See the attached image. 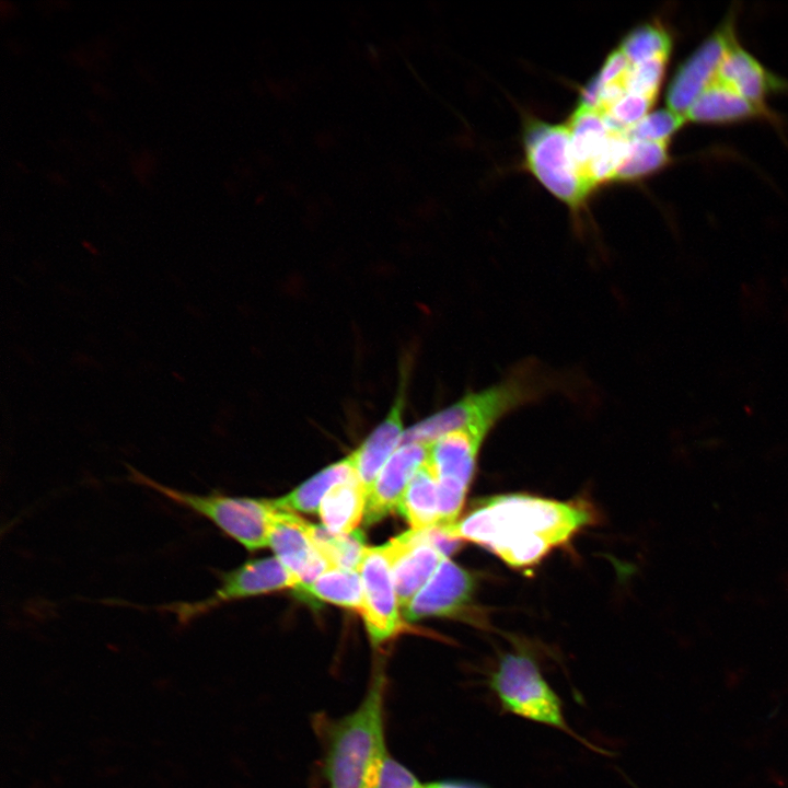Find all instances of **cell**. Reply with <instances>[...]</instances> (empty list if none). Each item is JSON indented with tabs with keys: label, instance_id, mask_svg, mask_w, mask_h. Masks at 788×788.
<instances>
[{
	"label": "cell",
	"instance_id": "cell-20",
	"mask_svg": "<svg viewBox=\"0 0 788 788\" xmlns=\"http://www.w3.org/2000/svg\"><path fill=\"white\" fill-rule=\"evenodd\" d=\"M356 475L350 454L327 466L286 496L270 500L276 509L285 511L314 512L327 491L336 484Z\"/></svg>",
	"mask_w": 788,
	"mask_h": 788
},
{
	"label": "cell",
	"instance_id": "cell-1",
	"mask_svg": "<svg viewBox=\"0 0 788 788\" xmlns=\"http://www.w3.org/2000/svg\"><path fill=\"white\" fill-rule=\"evenodd\" d=\"M593 522V511L581 501L505 494L479 500L463 519L440 529L452 538L487 548L512 568L524 569Z\"/></svg>",
	"mask_w": 788,
	"mask_h": 788
},
{
	"label": "cell",
	"instance_id": "cell-3",
	"mask_svg": "<svg viewBox=\"0 0 788 788\" xmlns=\"http://www.w3.org/2000/svg\"><path fill=\"white\" fill-rule=\"evenodd\" d=\"M488 684L502 710L555 728L589 749L603 752L577 734L567 723L560 697L545 680L538 663L529 652L519 650L501 656Z\"/></svg>",
	"mask_w": 788,
	"mask_h": 788
},
{
	"label": "cell",
	"instance_id": "cell-14",
	"mask_svg": "<svg viewBox=\"0 0 788 788\" xmlns=\"http://www.w3.org/2000/svg\"><path fill=\"white\" fill-rule=\"evenodd\" d=\"M405 376L395 399L376 428L361 445L350 453L355 472L367 496L382 467L403 441V412L405 405Z\"/></svg>",
	"mask_w": 788,
	"mask_h": 788
},
{
	"label": "cell",
	"instance_id": "cell-4",
	"mask_svg": "<svg viewBox=\"0 0 788 788\" xmlns=\"http://www.w3.org/2000/svg\"><path fill=\"white\" fill-rule=\"evenodd\" d=\"M131 480L154 489L173 502L208 519L248 551L269 545L273 507L270 500L182 491L129 468Z\"/></svg>",
	"mask_w": 788,
	"mask_h": 788
},
{
	"label": "cell",
	"instance_id": "cell-21",
	"mask_svg": "<svg viewBox=\"0 0 788 788\" xmlns=\"http://www.w3.org/2000/svg\"><path fill=\"white\" fill-rule=\"evenodd\" d=\"M304 528L316 549L332 567L359 571L368 548L362 532L356 530L348 534H335L324 525H315L308 521Z\"/></svg>",
	"mask_w": 788,
	"mask_h": 788
},
{
	"label": "cell",
	"instance_id": "cell-19",
	"mask_svg": "<svg viewBox=\"0 0 788 788\" xmlns=\"http://www.w3.org/2000/svg\"><path fill=\"white\" fill-rule=\"evenodd\" d=\"M305 601H318L337 604L357 611H363V588L359 571L344 568H329L311 584L296 590Z\"/></svg>",
	"mask_w": 788,
	"mask_h": 788
},
{
	"label": "cell",
	"instance_id": "cell-16",
	"mask_svg": "<svg viewBox=\"0 0 788 788\" xmlns=\"http://www.w3.org/2000/svg\"><path fill=\"white\" fill-rule=\"evenodd\" d=\"M751 102L767 106L766 97L788 83L767 70L737 42L726 54L715 78Z\"/></svg>",
	"mask_w": 788,
	"mask_h": 788
},
{
	"label": "cell",
	"instance_id": "cell-13",
	"mask_svg": "<svg viewBox=\"0 0 788 788\" xmlns=\"http://www.w3.org/2000/svg\"><path fill=\"white\" fill-rule=\"evenodd\" d=\"M429 444L409 442L399 445L376 476L366 501L364 523L380 522L397 509L409 482L427 461Z\"/></svg>",
	"mask_w": 788,
	"mask_h": 788
},
{
	"label": "cell",
	"instance_id": "cell-24",
	"mask_svg": "<svg viewBox=\"0 0 788 788\" xmlns=\"http://www.w3.org/2000/svg\"><path fill=\"white\" fill-rule=\"evenodd\" d=\"M669 59L654 58L638 63H629L623 81L626 93L646 96L656 101L665 77Z\"/></svg>",
	"mask_w": 788,
	"mask_h": 788
},
{
	"label": "cell",
	"instance_id": "cell-5",
	"mask_svg": "<svg viewBox=\"0 0 788 788\" xmlns=\"http://www.w3.org/2000/svg\"><path fill=\"white\" fill-rule=\"evenodd\" d=\"M499 421L495 417H484L429 443L428 461L438 482V528H447L456 522L480 448Z\"/></svg>",
	"mask_w": 788,
	"mask_h": 788
},
{
	"label": "cell",
	"instance_id": "cell-17",
	"mask_svg": "<svg viewBox=\"0 0 788 788\" xmlns=\"http://www.w3.org/2000/svg\"><path fill=\"white\" fill-rule=\"evenodd\" d=\"M367 493L357 475L336 484L321 501L318 513L323 525L335 534L357 530L364 517Z\"/></svg>",
	"mask_w": 788,
	"mask_h": 788
},
{
	"label": "cell",
	"instance_id": "cell-2",
	"mask_svg": "<svg viewBox=\"0 0 788 788\" xmlns=\"http://www.w3.org/2000/svg\"><path fill=\"white\" fill-rule=\"evenodd\" d=\"M385 681L378 674L360 705L325 728L323 770L328 788H375L387 760Z\"/></svg>",
	"mask_w": 788,
	"mask_h": 788
},
{
	"label": "cell",
	"instance_id": "cell-22",
	"mask_svg": "<svg viewBox=\"0 0 788 788\" xmlns=\"http://www.w3.org/2000/svg\"><path fill=\"white\" fill-rule=\"evenodd\" d=\"M627 154L618 167L614 182L634 183L663 170L672 158L669 143L630 139Z\"/></svg>",
	"mask_w": 788,
	"mask_h": 788
},
{
	"label": "cell",
	"instance_id": "cell-11",
	"mask_svg": "<svg viewBox=\"0 0 788 788\" xmlns=\"http://www.w3.org/2000/svg\"><path fill=\"white\" fill-rule=\"evenodd\" d=\"M386 544L392 559L398 605L404 609L431 578L445 556L431 541L429 529L409 530Z\"/></svg>",
	"mask_w": 788,
	"mask_h": 788
},
{
	"label": "cell",
	"instance_id": "cell-6",
	"mask_svg": "<svg viewBox=\"0 0 788 788\" xmlns=\"http://www.w3.org/2000/svg\"><path fill=\"white\" fill-rule=\"evenodd\" d=\"M523 148L528 170L578 217L590 193L573 160L567 125L529 120Z\"/></svg>",
	"mask_w": 788,
	"mask_h": 788
},
{
	"label": "cell",
	"instance_id": "cell-12",
	"mask_svg": "<svg viewBox=\"0 0 788 788\" xmlns=\"http://www.w3.org/2000/svg\"><path fill=\"white\" fill-rule=\"evenodd\" d=\"M271 507L269 546L301 581L297 589L311 584L325 570L334 568L312 543L304 528V519Z\"/></svg>",
	"mask_w": 788,
	"mask_h": 788
},
{
	"label": "cell",
	"instance_id": "cell-10",
	"mask_svg": "<svg viewBox=\"0 0 788 788\" xmlns=\"http://www.w3.org/2000/svg\"><path fill=\"white\" fill-rule=\"evenodd\" d=\"M477 586L474 573L448 557L438 566L427 583L403 609L406 621L425 617H455L464 615Z\"/></svg>",
	"mask_w": 788,
	"mask_h": 788
},
{
	"label": "cell",
	"instance_id": "cell-25",
	"mask_svg": "<svg viewBox=\"0 0 788 788\" xmlns=\"http://www.w3.org/2000/svg\"><path fill=\"white\" fill-rule=\"evenodd\" d=\"M686 119L669 108L646 115L625 132L630 139L670 143L674 135L684 126Z\"/></svg>",
	"mask_w": 788,
	"mask_h": 788
},
{
	"label": "cell",
	"instance_id": "cell-8",
	"mask_svg": "<svg viewBox=\"0 0 788 788\" xmlns=\"http://www.w3.org/2000/svg\"><path fill=\"white\" fill-rule=\"evenodd\" d=\"M359 573L363 588L361 616L370 640L375 646L381 645L405 629V622L399 616L392 559L386 543L367 548Z\"/></svg>",
	"mask_w": 788,
	"mask_h": 788
},
{
	"label": "cell",
	"instance_id": "cell-7",
	"mask_svg": "<svg viewBox=\"0 0 788 788\" xmlns=\"http://www.w3.org/2000/svg\"><path fill=\"white\" fill-rule=\"evenodd\" d=\"M300 584L299 578L277 557L250 560L222 572L220 586L210 596L194 602L163 604L157 609L173 613L179 623L186 624L223 603L287 588L297 589Z\"/></svg>",
	"mask_w": 788,
	"mask_h": 788
},
{
	"label": "cell",
	"instance_id": "cell-23",
	"mask_svg": "<svg viewBox=\"0 0 788 788\" xmlns=\"http://www.w3.org/2000/svg\"><path fill=\"white\" fill-rule=\"evenodd\" d=\"M630 63L654 58H670L673 37L659 21L648 22L633 28L618 47Z\"/></svg>",
	"mask_w": 788,
	"mask_h": 788
},
{
	"label": "cell",
	"instance_id": "cell-27",
	"mask_svg": "<svg viewBox=\"0 0 788 788\" xmlns=\"http://www.w3.org/2000/svg\"><path fill=\"white\" fill-rule=\"evenodd\" d=\"M427 788H487L482 784L462 780V779H444L427 783Z\"/></svg>",
	"mask_w": 788,
	"mask_h": 788
},
{
	"label": "cell",
	"instance_id": "cell-15",
	"mask_svg": "<svg viewBox=\"0 0 788 788\" xmlns=\"http://www.w3.org/2000/svg\"><path fill=\"white\" fill-rule=\"evenodd\" d=\"M684 117L686 123L704 125H731L754 119L778 124L768 106L751 102L716 79L694 101Z\"/></svg>",
	"mask_w": 788,
	"mask_h": 788
},
{
	"label": "cell",
	"instance_id": "cell-9",
	"mask_svg": "<svg viewBox=\"0 0 788 788\" xmlns=\"http://www.w3.org/2000/svg\"><path fill=\"white\" fill-rule=\"evenodd\" d=\"M734 12L718 25L677 67L667 90L668 108L684 116L700 93L715 80L721 61L737 43Z\"/></svg>",
	"mask_w": 788,
	"mask_h": 788
},
{
	"label": "cell",
	"instance_id": "cell-18",
	"mask_svg": "<svg viewBox=\"0 0 788 788\" xmlns=\"http://www.w3.org/2000/svg\"><path fill=\"white\" fill-rule=\"evenodd\" d=\"M412 530H427L439 524L438 482L427 461L417 470L397 506Z\"/></svg>",
	"mask_w": 788,
	"mask_h": 788
},
{
	"label": "cell",
	"instance_id": "cell-26",
	"mask_svg": "<svg viewBox=\"0 0 788 788\" xmlns=\"http://www.w3.org/2000/svg\"><path fill=\"white\" fill-rule=\"evenodd\" d=\"M375 788H427L407 767L387 757Z\"/></svg>",
	"mask_w": 788,
	"mask_h": 788
}]
</instances>
